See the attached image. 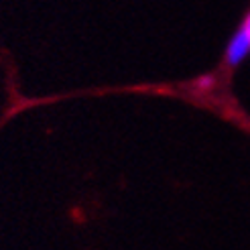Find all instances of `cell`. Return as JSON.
<instances>
[{"instance_id":"1","label":"cell","mask_w":250,"mask_h":250,"mask_svg":"<svg viewBox=\"0 0 250 250\" xmlns=\"http://www.w3.org/2000/svg\"><path fill=\"white\" fill-rule=\"evenodd\" d=\"M248 53H250V37L240 29L238 33L234 35V39L230 41V45H228L226 61L230 65H238Z\"/></svg>"},{"instance_id":"2","label":"cell","mask_w":250,"mask_h":250,"mask_svg":"<svg viewBox=\"0 0 250 250\" xmlns=\"http://www.w3.org/2000/svg\"><path fill=\"white\" fill-rule=\"evenodd\" d=\"M211 83H214V80H211V78H202V80H197V85H199V87H208V85H211Z\"/></svg>"},{"instance_id":"3","label":"cell","mask_w":250,"mask_h":250,"mask_svg":"<svg viewBox=\"0 0 250 250\" xmlns=\"http://www.w3.org/2000/svg\"><path fill=\"white\" fill-rule=\"evenodd\" d=\"M242 31H244V33L250 37V15H248V17H246V21H244V27H242Z\"/></svg>"}]
</instances>
